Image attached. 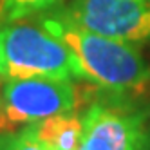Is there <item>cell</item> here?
I'll return each instance as SVG.
<instances>
[{"mask_svg":"<svg viewBox=\"0 0 150 150\" xmlns=\"http://www.w3.org/2000/svg\"><path fill=\"white\" fill-rule=\"evenodd\" d=\"M40 22L71 47L83 80L120 94L139 92L150 83V65L134 44L96 35L56 11L42 13Z\"/></svg>","mask_w":150,"mask_h":150,"instance_id":"obj_1","label":"cell"},{"mask_svg":"<svg viewBox=\"0 0 150 150\" xmlns=\"http://www.w3.org/2000/svg\"><path fill=\"white\" fill-rule=\"evenodd\" d=\"M0 78L83 80L71 47L29 18L0 25Z\"/></svg>","mask_w":150,"mask_h":150,"instance_id":"obj_2","label":"cell"},{"mask_svg":"<svg viewBox=\"0 0 150 150\" xmlns=\"http://www.w3.org/2000/svg\"><path fill=\"white\" fill-rule=\"evenodd\" d=\"M78 101V89L67 80L11 78L4 80L0 87V109L7 130L74 112Z\"/></svg>","mask_w":150,"mask_h":150,"instance_id":"obj_3","label":"cell"},{"mask_svg":"<svg viewBox=\"0 0 150 150\" xmlns=\"http://www.w3.org/2000/svg\"><path fill=\"white\" fill-rule=\"evenodd\" d=\"M54 11L107 38L134 45L150 40V0H69Z\"/></svg>","mask_w":150,"mask_h":150,"instance_id":"obj_4","label":"cell"},{"mask_svg":"<svg viewBox=\"0 0 150 150\" xmlns=\"http://www.w3.org/2000/svg\"><path fill=\"white\" fill-rule=\"evenodd\" d=\"M80 150H143L145 114L116 105L94 103L81 116Z\"/></svg>","mask_w":150,"mask_h":150,"instance_id":"obj_5","label":"cell"},{"mask_svg":"<svg viewBox=\"0 0 150 150\" xmlns=\"http://www.w3.org/2000/svg\"><path fill=\"white\" fill-rule=\"evenodd\" d=\"M33 128L44 145L62 150H80L83 125L81 117L74 116V112L51 116L47 120L33 123Z\"/></svg>","mask_w":150,"mask_h":150,"instance_id":"obj_6","label":"cell"},{"mask_svg":"<svg viewBox=\"0 0 150 150\" xmlns=\"http://www.w3.org/2000/svg\"><path fill=\"white\" fill-rule=\"evenodd\" d=\"M62 0H2L4 22L31 18L60 6Z\"/></svg>","mask_w":150,"mask_h":150,"instance_id":"obj_7","label":"cell"},{"mask_svg":"<svg viewBox=\"0 0 150 150\" xmlns=\"http://www.w3.org/2000/svg\"><path fill=\"white\" fill-rule=\"evenodd\" d=\"M0 150H47L38 139L33 125H27L18 132L0 134Z\"/></svg>","mask_w":150,"mask_h":150,"instance_id":"obj_8","label":"cell"},{"mask_svg":"<svg viewBox=\"0 0 150 150\" xmlns=\"http://www.w3.org/2000/svg\"><path fill=\"white\" fill-rule=\"evenodd\" d=\"M4 24V6H2V0H0V25H2ZM4 80L2 78H0V83H2Z\"/></svg>","mask_w":150,"mask_h":150,"instance_id":"obj_9","label":"cell"},{"mask_svg":"<svg viewBox=\"0 0 150 150\" xmlns=\"http://www.w3.org/2000/svg\"><path fill=\"white\" fill-rule=\"evenodd\" d=\"M47 150H62V148H56V146H51V145H45Z\"/></svg>","mask_w":150,"mask_h":150,"instance_id":"obj_10","label":"cell"}]
</instances>
